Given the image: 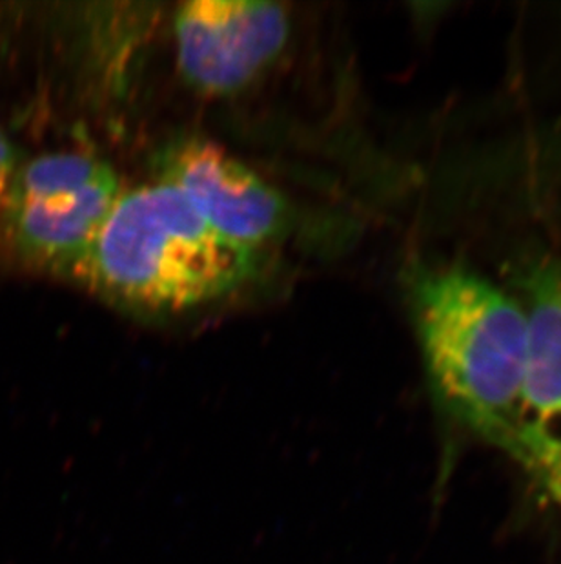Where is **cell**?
<instances>
[{
    "instance_id": "6da1fadb",
    "label": "cell",
    "mask_w": 561,
    "mask_h": 564,
    "mask_svg": "<svg viewBox=\"0 0 561 564\" xmlns=\"http://www.w3.org/2000/svg\"><path fill=\"white\" fill-rule=\"evenodd\" d=\"M408 307L438 405L514 458L527 358L518 299L466 267L440 263L410 272Z\"/></svg>"
},
{
    "instance_id": "7a4b0ae2",
    "label": "cell",
    "mask_w": 561,
    "mask_h": 564,
    "mask_svg": "<svg viewBox=\"0 0 561 564\" xmlns=\"http://www.w3.org/2000/svg\"><path fill=\"white\" fill-rule=\"evenodd\" d=\"M257 254L216 235L177 188L122 191L72 280L135 310L183 311L241 288Z\"/></svg>"
},
{
    "instance_id": "3957f363",
    "label": "cell",
    "mask_w": 561,
    "mask_h": 564,
    "mask_svg": "<svg viewBox=\"0 0 561 564\" xmlns=\"http://www.w3.org/2000/svg\"><path fill=\"white\" fill-rule=\"evenodd\" d=\"M121 192L112 166L86 152L22 161L0 214V261L72 276Z\"/></svg>"
},
{
    "instance_id": "277c9868",
    "label": "cell",
    "mask_w": 561,
    "mask_h": 564,
    "mask_svg": "<svg viewBox=\"0 0 561 564\" xmlns=\"http://www.w3.org/2000/svg\"><path fill=\"white\" fill-rule=\"evenodd\" d=\"M516 282L527 358L514 458L561 505V256L527 263Z\"/></svg>"
},
{
    "instance_id": "5b68a950",
    "label": "cell",
    "mask_w": 561,
    "mask_h": 564,
    "mask_svg": "<svg viewBox=\"0 0 561 564\" xmlns=\"http://www.w3.org/2000/svg\"><path fill=\"white\" fill-rule=\"evenodd\" d=\"M290 35V17L272 2L196 0L174 17L177 66L194 90L228 96L276 63Z\"/></svg>"
},
{
    "instance_id": "8992f818",
    "label": "cell",
    "mask_w": 561,
    "mask_h": 564,
    "mask_svg": "<svg viewBox=\"0 0 561 564\" xmlns=\"http://www.w3.org/2000/svg\"><path fill=\"white\" fill-rule=\"evenodd\" d=\"M157 166V180L177 188L230 246L260 254L285 235L290 213L283 194L221 144L180 139L163 150Z\"/></svg>"
},
{
    "instance_id": "52a82bcc",
    "label": "cell",
    "mask_w": 561,
    "mask_h": 564,
    "mask_svg": "<svg viewBox=\"0 0 561 564\" xmlns=\"http://www.w3.org/2000/svg\"><path fill=\"white\" fill-rule=\"evenodd\" d=\"M22 161L16 152L15 144L0 123V214L4 210L11 188L15 183L16 172L21 169Z\"/></svg>"
}]
</instances>
